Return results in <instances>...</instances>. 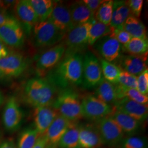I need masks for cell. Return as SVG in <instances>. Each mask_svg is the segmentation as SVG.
<instances>
[{
  "instance_id": "cell-25",
  "label": "cell",
  "mask_w": 148,
  "mask_h": 148,
  "mask_svg": "<svg viewBox=\"0 0 148 148\" xmlns=\"http://www.w3.org/2000/svg\"><path fill=\"white\" fill-rule=\"evenodd\" d=\"M123 29L127 32L132 37L144 40L148 39L145 25L139 18L133 15L127 18L123 24Z\"/></svg>"
},
{
  "instance_id": "cell-31",
  "label": "cell",
  "mask_w": 148,
  "mask_h": 148,
  "mask_svg": "<svg viewBox=\"0 0 148 148\" xmlns=\"http://www.w3.org/2000/svg\"><path fill=\"white\" fill-rule=\"evenodd\" d=\"M122 48L130 55H142L148 52V39L132 37L128 42L122 47Z\"/></svg>"
},
{
  "instance_id": "cell-37",
  "label": "cell",
  "mask_w": 148,
  "mask_h": 148,
  "mask_svg": "<svg viewBox=\"0 0 148 148\" xmlns=\"http://www.w3.org/2000/svg\"><path fill=\"white\" fill-rule=\"evenodd\" d=\"M137 90L145 95L148 93V69H145L137 76Z\"/></svg>"
},
{
  "instance_id": "cell-28",
  "label": "cell",
  "mask_w": 148,
  "mask_h": 148,
  "mask_svg": "<svg viewBox=\"0 0 148 148\" xmlns=\"http://www.w3.org/2000/svg\"><path fill=\"white\" fill-rule=\"evenodd\" d=\"M92 24L88 34V45H93L99 40L110 34L111 27L105 25L95 20L93 18L92 19Z\"/></svg>"
},
{
  "instance_id": "cell-29",
  "label": "cell",
  "mask_w": 148,
  "mask_h": 148,
  "mask_svg": "<svg viewBox=\"0 0 148 148\" xmlns=\"http://www.w3.org/2000/svg\"><path fill=\"white\" fill-rule=\"evenodd\" d=\"M115 85L118 100L123 98H127L138 103L148 105V95H143L136 89L126 88L119 84Z\"/></svg>"
},
{
  "instance_id": "cell-16",
  "label": "cell",
  "mask_w": 148,
  "mask_h": 148,
  "mask_svg": "<svg viewBox=\"0 0 148 148\" xmlns=\"http://www.w3.org/2000/svg\"><path fill=\"white\" fill-rule=\"evenodd\" d=\"M114 108L132 117L140 122L144 121L148 118V105H144L136 101L123 98L117 101Z\"/></svg>"
},
{
  "instance_id": "cell-5",
  "label": "cell",
  "mask_w": 148,
  "mask_h": 148,
  "mask_svg": "<svg viewBox=\"0 0 148 148\" xmlns=\"http://www.w3.org/2000/svg\"><path fill=\"white\" fill-rule=\"evenodd\" d=\"M92 19L75 26L65 35L63 42L66 48L65 54L80 53L88 45V34L92 24Z\"/></svg>"
},
{
  "instance_id": "cell-8",
  "label": "cell",
  "mask_w": 148,
  "mask_h": 148,
  "mask_svg": "<svg viewBox=\"0 0 148 148\" xmlns=\"http://www.w3.org/2000/svg\"><path fill=\"white\" fill-rule=\"evenodd\" d=\"M65 51L66 48L63 42L43 52L36 63V69L38 76L43 77L55 68L62 59Z\"/></svg>"
},
{
  "instance_id": "cell-21",
  "label": "cell",
  "mask_w": 148,
  "mask_h": 148,
  "mask_svg": "<svg viewBox=\"0 0 148 148\" xmlns=\"http://www.w3.org/2000/svg\"><path fill=\"white\" fill-rule=\"evenodd\" d=\"M69 11L75 27L90 21L94 16L82 1H77L71 3Z\"/></svg>"
},
{
  "instance_id": "cell-3",
  "label": "cell",
  "mask_w": 148,
  "mask_h": 148,
  "mask_svg": "<svg viewBox=\"0 0 148 148\" xmlns=\"http://www.w3.org/2000/svg\"><path fill=\"white\" fill-rule=\"evenodd\" d=\"M52 106L59 115L70 121L76 122L83 118L79 95L70 88H64L57 95Z\"/></svg>"
},
{
  "instance_id": "cell-43",
  "label": "cell",
  "mask_w": 148,
  "mask_h": 148,
  "mask_svg": "<svg viewBox=\"0 0 148 148\" xmlns=\"http://www.w3.org/2000/svg\"><path fill=\"white\" fill-rule=\"evenodd\" d=\"M10 51V49L0 41V58L5 56Z\"/></svg>"
},
{
  "instance_id": "cell-35",
  "label": "cell",
  "mask_w": 148,
  "mask_h": 148,
  "mask_svg": "<svg viewBox=\"0 0 148 148\" xmlns=\"http://www.w3.org/2000/svg\"><path fill=\"white\" fill-rule=\"evenodd\" d=\"M147 143L145 138L138 136L127 138L122 144V148H147Z\"/></svg>"
},
{
  "instance_id": "cell-46",
  "label": "cell",
  "mask_w": 148,
  "mask_h": 148,
  "mask_svg": "<svg viewBox=\"0 0 148 148\" xmlns=\"http://www.w3.org/2000/svg\"><path fill=\"white\" fill-rule=\"evenodd\" d=\"M3 101V95L1 94V93L0 92V106L2 104Z\"/></svg>"
},
{
  "instance_id": "cell-23",
  "label": "cell",
  "mask_w": 148,
  "mask_h": 148,
  "mask_svg": "<svg viewBox=\"0 0 148 148\" xmlns=\"http://www.w3.org/2000/svg\"><path fill=\"white\" fill-rule=\"evenodd\" d=\"M121 129L123 133L132 134L136 132L140 127L141 122L121 111L114 110L110 115Z\"/></svg>"
},
{
  "instance_id": "cell-10",
  "label": "cell",
  "mask_w": 148,
  "mask_h": 148,
  "mask_svg": "<svg viewBox=\"0 0 148 148\" xmlns=\"http://www.w3.org/2000/svg\"><path fill=\"white\" fill-rule=\"evenodd\" d=\"M95 125L104 144L115 146L121 142L124 133L110 116L95 122Z\"/></svg>"
},
{
  "instance_id": "cell-4",
  "label": "cell",
  "mask_w": 148,
  "mask_h": 148,
  "mask_svg": "<svg viewBox=\"0 0 148 148\" xmlns=\"http://www.w3.org/2000/svg\"><path fill=\"white\" fill-rule=\"evenodd\" d=\"M32 32L34 44L37 47L54 46L58 44L65 36L48 20L37 22Z\"/></svg>"
},
{
  "instance_id": "cell-20",
  "label": "cell",
  "mask_w": 148,
  "mask_h": 148,
  "mask_svg": "<svg viewBox=\"0 0 148 148\" xmlns=\"http://www.w3.org/2000/svg\"><path fill=\"white\" fill-rule=\"evenodd\" d=\"M79 148H99L104 143L95 125H79Z\"/></svg>"
},
{
  "instance_id": "cell-12",
  "label": "cell",
  "mask_w": 148,
  "mask_h": 148,
  "mask_svg": "<svg viewBox=\"0 0 148 148\" xmlns=\"http://www.w3.org/2000/svg\"><path fill=\"white\" fill-rule=\"evenodd\" d=\"M13 7L16 18L22 25L25 32L30 34L38 22V19L29 0L16 1Z\"/></svg>"
},
{
  "instance_id": "cell-17",
  "label": "cell",
  "mask_w": 148,
  "mask_h": 148,
  "mask_svg": "<svg viewBox=\"0 0 148 148\" xmlns=\"http://www.w3.org/2000/svg\"><path fill=\"white\" fill-rule=\"evenodd\" d=\"M95 45L103 59L109 62L115 61L121 56V45L110 35L102 37Z\"/></svg>"
},
{
  "instance_id": "cell-30",
  "label": "cell",
  "mask_w": 148,
  "mask_h": 148,
  "mask_svg": "<svg viewBox=\"0 0 148 148\" xmlns=\"http://www.w3.org/2000/svg\"><path fill=\"white\" fill-rule=\"evenodd\" d=\"M99 62L104 79L113 84H117L121 69L116 65L103 59H101Z\"/></svg>"
},
{
  "instance_id": "cell-9",
  "label": "cell",
  "mask_w": 148,
  "mask_h": 148,
  "mask_svg": "<svg viewBox=\"0 0 148 148\" xmlns=\"http://www.w3.org/2000/svg\"><path fill=\"white\" fill-rule=\"evenodd\" d=\"M27 66V59L19 52L10 51L0 58V70L6 77H17L21 76Z\"/></svg>"
},
{
  "instance_id": "cell-40",
  "label": "cell",
  "mask_w": 148,
  "mask_h": 148,
  "mask_svg": "<svg viewBox=\"0 0 148 148\" xmlns=\"http://www.w3.org/2000/svg\"><path fill=\"white\" fill-rule=\"evenodd\" d=\"M104 0H83L82 2L92 13L93 16Z\"/></svg>"
},
{
  "instance_id": "cell-18",
  "label": "cell",
  "mask_w": 148,
  "mask_h": 148,
  "mask_svg": "<svg viewBox=\"0 0 148 148\" xmlns=\"http://www.w3.org/2000/svg\"><path fill=\"white\" fill-rule=\"evenodd\" d=\"M58 113L52 105L35 108L34 111V121L35 130L40 136H43L51 125Z\"/></svg>"
},
{
  "instance_id": "cell-39",
  "label": "cell",
  "mask_w": 148,
  "mask_h": 148,
  "mask_svg": "<svg viewBox=\"0 0 148 148\" xmlns=\"http://www.w3.org/2000/svg\"><path fill=\"white\" fill-rule=\"evenodd\" d=\"M126 2L132 15L139 18L143 8V0H129Z\"/></svg>"
},
{
  "instance_id": "cell-11",
  "label": "cell",
  "mask_w": 148,
  "mask_h": 148,
  "mask_svg": "<svg viewBox=\"0 0 148 148\" xmlns=\"http://www.w3.org/2000/svg\"><path fill=\"white\" fill-rule=\"evenodd\" d=\"M2 119L4 127L10 132L16 131L21 126L23 113L14 96L10 97L7 101Z\"/></svg>"
},
{
  "instance_id": "cell-34",
  "label": "cell",
  "mask_w": 148,
  "mask_h": 148,
  "mask_svg": "<svg viewBox=\"0 0 148 148\" xmlns=\"http://www.w3.org/2000/svg\"><path fill=\"white\" fill-rule=\"evenodd\" d=\"M123 87L137 89V76L121 70L117 84Z\"/></svg>"
},
{
  "instance_id": "cell-15",
  "label": "cell",
  "mask_w": 148,
  "mask_h": 148,
  "mask_svg": "<svg viewBox=\"0 0 148 148\" xmlns=\"http://www.w3.org/2000/svg\"><path fill=\"white\" fill-rule=\"evenodd\" d=\"M73 121L58 115L43 135L46 139V148H56L64 134Z\"/></svg>"
},
{
  "instance_id": "cell-42",
  "label": "cell",
  "mask_w": 148,
  "mask_h": 148,
  "mask_svg": "<svg viewBox=\"0 0 148 148\" xmlns=\"http://www.w3.org/2000/svg\"><path fill=\"white\" fill-rule=\"evenodd\" d=\"M0 148H17V147L12 140H8L0 144Z\"/></svg>"
},
{
  "instance_id": "cell-6",
  "label": "cell",
  "mask_w": 148,
  "mask_h": 148,
  "mask_svg": "<svg viewBox=\"0 0 148 148\" xmlns=\"http://www.w3.org/2000/svg\"><path fill=\"white\" fill-rule=\"evenodd\" d=\"M83 117L97 121L109 116L114 110L113 106L101 101L95 95L85 96L81 101Z\"/></svg>"
},
{
  "instance_id": "cell-38",
  "label": "cell",
  "mask_w": 148,
  "mask_h": 148,
  "mask_svg": "<svg viewBox=\"0 0 148 148\" xmlns=\"http://www.w3.org/2000/svg\"><path fill=\"white\" fill-rule=\"evenodd\" d=\"M20 23L16 16L8 11H0V27Z\"/></svg>"
},
{
  "instance_id": "cell-7",
  "label": "cell",
  "mask_w": 148,
  "mask_h": 148,
  "mask_svg": "<svg viewBox=\"0 0 148 148\" xmlns=\"http://www.w3.org/2000/svg\"><path fill=\"white\" fill-rule=\"evenodd\" d=\"M104 79L101 64L95 54L88 52L83 57L82 84L87 88L97 87Z\"/></svg>"
},
{
  "instance_id": "cell-13",
  "label": "cell",
  "mask_w": 148,
  "mask_h": 148,
  "mask_svg": "<svg viewBox=\"0 0 148 148\" xmlns=\"http://www.w3.org/2000/svg\"><path fill=\"white\" fill-rule=\"evenodd\" d=\"M47 20L65 35L75 27L68 6L59 1H55L53 11Z\"/></svg>"
},
{
  "instance_id": "cell-26",
  "label": "cell",
  "mask_w": 148,
  "mask_h": 148,
  "mask_svg": "<svg viewBox=\"0 0 148 148\" xmlns=\"http://www.w3.org/2000/svg\"><path fill=\"white\" fill-rule=\"evenodd\" d=\"M79 125L72 122L59 142V148H79Z\"/></svg>"
},
{
  "instance_id": "cell-27",
  "label": "cell",
  "mask_w": 148,
  "mask_h": 148,
  "mask_svg": "<svg viewBox=\"0 0 148 148\" xmlns=\"http://www.w3.org/2000/svg\"><path fill=\"white\" fill-rule=\"evenodd\" d=\"M37 16L38 22L47 21L53 11L55 1L29 0Z\"/></svg>"
},
{
  "instance_id": "cell-19",
  "label": "cell",
  "mask_w": 148,
  "mask_h": 148,
  "mask_svg": "<svg viewBox=\"0 0 148 148\" xmlns=\"http://www.w3.org/2000/svg\"><path fill=\"white\" fill-rule=\"evenodd\" d=\"M148 53L140 56L124 55L119 58L120 69L130 74L137 76L148 69Z\"/></svg>"
},
{
  "instance_id": "cell-2",
  "label": "cell",
  "mask_w": 148,
  "mask_h": 148,
  "mask_svg": "<svg viewBox=\"0 0 148 148\" xmlns=\"http://www.w3.org/2000/svg\"><path fill=\"white\" fill-rule=\"evenodd\" d=\"M56 95V87L47 77L30 79L23 88L24 101L34 108L52 105Z\"/></svg>"
},
{
  "instance_id": "cell-32",
  "label": "cell",
  "mask_w": 148,
  "mask_h": 148,
  "mask_svg": "<svg viewBox=\"0 0 148 148\" xmlns=\"http://www.w3.org/2000/svg\"><path fill=\"white\" fill-rule=\"evenodd\" d=\"M114 1L104 0L95 12L94 18L95 20L110 26L111 21Z\"/></svg>"
},
{
  "instance_id": "cell-22",
  "label": "cell",
  "mask_w": 148,
  "mask_h": 148,
  "mask_svg": "<svg viewBox=\"0 0 148 148\" xmlns=\"http://www.w3.org/2000/svg\"><path fill=\"white\" fill-rule=\"evenodd\" d=\"M131 15L132 14L126 1H114L110 26L113 28L123 29L124 23Z\"/></svg>"
},
{
  "instance_id": "cell-41",
  "label": "cell",
  "mask_w": 148,
  "mask_h": 148,
  "mask_svg": "<svg viewBox=\"0 0 148 148\" xmlns=\"http://www.w3.org/2000/svg\"><path fill=\"white\" fill-rule=\"evenodd\" d=\"M47 142L44 136H41L32 148H46Z\"/></svg>"
},
{
  "instance_id": "cell-33",
  "label": "cell",
  "mask_w": 148,
  "mask_h": 148,
  "mask_svg": "<svg viewBox=\"0 0 148 148\" xmlns=\"http://www.w3.org/2000/svg\"><path fill=\"white\" fill-rule=\"evenodd\" d=\"M40 137V134L35 128L24 130L19 137L17 148H32Z\"/></svg>"
},
{
  "instance_id": "cell-24",
  "label": "cell",
  "mask_w": 148,
  "mask_h": 148,
  "mask_svg": "<svg viewBox=\"0 0 148 148\" xmlns=\"http://www.w3.org/2000/svg\"><path fill=\"white\" fill-rule=\"evenodd\" d=\"M95 96L106 103L112 106L118 101L116 85L103 79L97 86Z\"/></svg>"
},
{
  "instance_id": "cell-45",
  "label": "cell",
  "mask_w": 148,
  "mask_h": 148,
  "mask_svg": "<svg viewBox=\"0 0 148 148\" xmlns=\"http://www.w3.org/2000/svg\"><path fill=\"white\" fill-rule=\"evenodd\" d=\"M7 77H5V76L2 74V73L1 71L0 70V81H2V80H4Z\"/></svg>"
},
{
  "instance_id": "cell-44",
  "label": "cell",
  "mask_w": 148,
  "mask_h": 148,
  "mask_svg": "<svg viewBox=\"0 0 148 148\" xmlns=\"http://www.w3.org/2000/svg\"><path fill=\"white\" fill-rule=\"evenodd\" d=\"M10 6L8 5L5 1H0V11H8Z\"/></svg>"
},
{
  "instance_id": "cell-1",
  "label": "cell",
  "mask_w": 148,
  "mask_h": 148,
  "mask_svg": "<svg viewBox=\"0 0 148 148\" xmlns=\"http://www.w3.org/2000/svg\"><path fill=\"white\" fill-rule=\"evenodd\" d=\"M55 68L48 73V79L56 87L62 88L82 82L83 57L79 53L65 54Z\"/></svg>"
},
{
  "instance_id": "cell-36",
  "label": "cell",
  "mask_w": 148,
  "mask_h": 148,
  "mask_svg": "<svg viewBox=\"0 0 148 148\" xmlns=\"http://www.w3.org/2000/svg\"><path fill=\"white\" fill-rule=\"evenodd\" d=\"M109 35L115 38L122 46L125 45L132 38L131 35L123 29L113 28L111 27V31Z\"/></svg>"
},
{
  "instance_id": "cell-14",
  "label": "cell",
  "mask_w": 148,
  "mask_h": 148,
  "mask_svg": "<svg viewBox=\"0 0 148 148\" xmlns=\"http://www.w3.org/2000/svg\"><path fill=\"white\" fill-rule=\"evenodd\" d=\"M25 38V32L21 23L0 27V41L8 48L21 47Z\"/></svg>"
}]
</instances>
